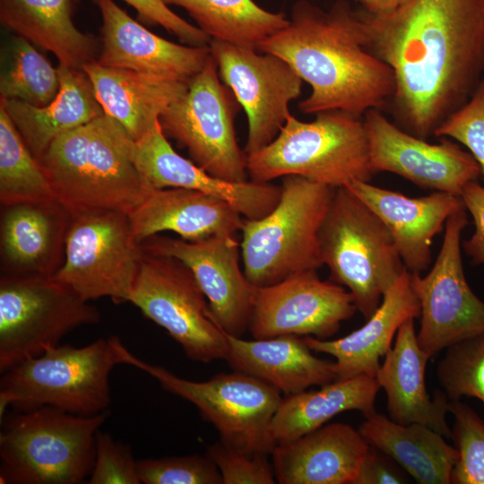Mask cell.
Returning a JSON list of instances; mask_svg holds the SVG:
<instances>
[{"label": "cell", "mask_w": 484, "mask_h": 484, "mask_svg": "<svg viewBox=\"0 0 484 484\" xmlns=\"http://www.w3.org/2000/svg\"><path fill=\"white\" fill-rule=\"evenodd\" d=\"M371 166L399 175L427 189L461 196L465 185L480 176L473 156L444 137L439 143L407 133L390 121L380 109L363 116Z\"/></svg>", "instance_id": "obj_17"}, {"label": "cell", "mask_w": 484, "mask_h": 484, "mask_svg": "<svg viewBox=\"0 0 484 484\" xmlns=\"http://www.w3.org/2000/svg\"><path fill=\"white\" fill-rule=\"evenodd\" d=\"M184 8L211 39L238 47L259 44L289 24L283 13H272L253 0H163Z\"/></svg>", "instance_id": "obj_33"}, {"label": "cell", "mask_w": 484, "mask_h": 484, "mask_svg": "<svg viewBox=\"0 0 484 484\" xmlns=\"http://www.w3.org/2000/svg\"><path fill=\"white\" fill-rule=\"evenodd\" d=\"M82 69L105 114L116 119L134 142L155 126L189 82L104 66L97 60L86 63Z\"/></svg>", "instance_id": "obj_27"}, {"label": "cell", "mask_w": 484, "mask_h": 484, "mask_svg": "<svg viewBox=\"0 0 484 484\" xmlns=\"http://www.w3.org/2000/svg\"><path fill=\"white\" fill-rule=\"evenodd\" d=\"M119 364L136 367L157 380L168 392L194 404L214 426L220 441L252 454H272L276 445L272 420L282 398L273 386L235 371L217 374L205 381H192L133 354L113 336Z\"/></svg>", "instance_id": "obj_9"}, {"label": "cell", "mask_w": 484, "mask_h": 484, "mask_svg": "<svg viewBox=\"0 0 484 484\" xmlns=\"http://www.w3.org/2000/svg\"><path fill=\"white\" fill-rule=\"evenodd\" d=\"M346 186L384 222L412 273L428 270L433 238L445 229L448 218L464 206L461 196L445 192L412 198L369 182L353 181Z\"/></svg>", "instance_id": "obj_21"}, {"label": "cell", "mask_w": 484, "mask_h": 484, "mask_svg": "<svg viewBox=\"0 0 484 484\" xmlns=\"http://www.w3.org/2000/svg\"><path fill=\"white\" fill-rule=\"evenodd\" d=\"M436 376L449 401L467 396L484 404V333L446 348Z\"/></svg>", "instance_id": "obj_36"}, {"label": "cell", "mask_w": 484, "mask_h": 484, "mask_svg": "<svg viewBox=\"0 0 484 484\" xmlns=\"http://www.w3.org/2000/svg\"><path fill=\"white\" fill-rule=\"evenodd\" d=\"M461 198L465 209L471 214L475 225L472 236L463 242L465 253L473 264H484V186L477 180L467 183Z\"/></svg>", "instance_id": "obj_43"}, {"label": "cell", "mask_w": 484, "mask_h": 484, "mask_svg": "<svg viewBox=\"0 0 484 484\" xmlns=\"http://www.w3.org/2000/svg\"><path fill=\"white\" fill-rule=\"evenodd\" d=\"M124 1L136 10L142 22L161 26L188 46H209L211 38L199 27L192 25L172 12L163 0Z\"/></svg>", "instance_id": "obj_42"}, {"label": "cell", "mask_w": 484, "mask_h": 484, "mask_svg": "<svg viewBox=\"0 0 484 484\" xmlns=\"http://www.w3.org/2000/svg\"><path fill=\"white\" fill-rule=\"evenodd\" d=\"M109 411L82 416L50 406L19 412L0 431V483L79 484L90 477L95 438Z\"/></svg>", "instance_id": "obj_5"}, {"label": "cell", "mask_w": 484, "mask_h": 484, "mask_svg": "<svg viewBox=\"0 0 484 484\" xmlns=\"http://www.w3.org/2000/svg\"><path fill=\"white\" fill-rule=\"evenodd\" d=\"M141 245L145 252L174 257L192 271L212 317L226 333L241 337L248 329L255 287L241 271L235 236L188 241L157 234Z\"/></svg>", "instance_id": "obj_18"}, {"label": "cell", "mask_w": 484, "mask_h": 484, "mask_svg": "<svg viewBox=\"0 0 484 484\" xmlns=\"http://www.w3.org/2000/svg\"><path fill=\"white\" fill-rule=\"evenodd\" d=\"M454 415L452 439L459 458L451 474L454 484H484V421L467 404L449 401Z\"/></svg>", "instance_id": "obj_37"}, {"label": "cell", "mask_w": 484, "mask_h": 484, "mask_svg": "<svg viewBox=\"0 0 484 484\" xmlns=\"http://www.w3.org/2000/svg\"><path fill=\"white\" fill-rule=\"evenodd\" d=\"M276 206L257 220H243L240 253L244 272L256 287L323 264L319 231L333 190L300 176L282 177Z\"/></svg>", "instance_id": "obj_6"}, {"label": "cell", "mask_w": 484, "mask_h": 484, "mask_svg": "<svg viewBox=\"0 0 484 484\" xmlns=\"http://www.w3.org/2000/svg\"><path fill=\"white\" fill-rule=\"evenodd\" d=\"M2 208L1 275L54 276L65 259L68 211L58 201Z\"/></svg>", "instance_id": "obj_22"}, {"label": "cell", "mask_w": 484, "mask_h": 484, "mask_svg": "<svg viewBox=\"0 0 484 484\" xmlns=\"http://www.w3.org/2000/svg\"><path fill=\"white\" fill-rule=\"evenodd\" d=\"M419 314L411 272L406 268L363 326L335 340L312 336H305L303 340L312 351L326 353L335 359L337 380L359 375L376 377L381 366L380 359L392 349L401 325L408 319L419 317Z\"/></svg>", "instance_id": "obj_25"}, {"label": "cell", "mask_w": 484, "mask_h": 484, "mask_svg": "<svg viewBox=\"0 0 484 484\" xmlns=\"http://www.w3.org/2000/svg\"><path fill=\"white\" fill-rule=\"evenodd\" d=\"M467 224L463 206L446 220L441 248L430 271L425 276L411 272L420 306L417 339L430 357L484 333V302L471 290L462 262L461 236Z\"/></svg>", "instance_id": "obj_14"}, {"label": "cell", "mask_w": 484, "mask_h": 484, "mask_svg": "<svg viewBox=\"0 0 484 484\" xmlns=\"http://www.w3.org/2000/svg\"><path fill=\"white\" fill-rule=\"evenodd\" d=\"M0 21L18 36L52 52L59 64L82 68L99 44L72 19V0H0Z\"/></svg>", "instance_id": "obj_31"}, {"label": "cell", "mask_w": 484, "mask_h": 484, "mask_svg": "<svg viewBox=\"0 0 484 484\" xmlns=\"http://www.w3.org/2000/svg\"><path fill=\"white\" fill-rule=\"evenodd\" d=\"M360 14L366 48L394 74V123L428 140L482 79L484 0H410L386 14Z\"/></svg>", "instance_id": "obj_1"}, {"label": "cell", "mask_w": 484, "mask_h": 484, "mask_svg": "<svg viewBox=\"0 0 484 484\" xmlns=\"http://www.w3.org/2000/svg\"><path fill=\"white\" fill-rule=\"evenodd\" d=\"M134 140L104 114L56 137L40 163L70 215L130 214L151 193L132 160Z\"/></svg>", "instance_id": "obj_3"}, {"label": "cell", "mask_w": 484, "mask_h": 484, "mask_svg": "<svg viewBox=\"0 0 484 484\" xmlns=\"http://www.w3.org/2000/svg\"><path fill=\"white\" fill-rule=\"evenodd\" d=\"M88 483L140 484L137 461L131 446L99 429L95 438V461Z\"/></svg>", "instance_id": "obj_41"}, {"label": "cell", "mask_w": 484, "mask_h": 484, "mask_svg": "<svg viewBox=\"0 0 484 484\" xmlns=\"http://www.w3.org/2000/svg\"><path fill=\"white\" fill-rule=\"evenodd\" d=\"M60 87L59 73L28 39L13 41L9 67L1 74L0 95L35 107L49 104Z\"/></svg>", "instance_id": "obj_35"}, {"label": "cell", "mask_w": 484, "mask_h": 484, "mask_svg": "<svg viewBox=\"0 0 484 484\" xmlns=\"http://www.w3.org/2000/svg\"><path fill=\"white\" fill-rule=\"evenodd\" d=\"M93 3L102 20L99 64L186 82L205 65L211 55L209 46L171 42L144 28L113 0Z\"/></svg>", "instance_id": "obj_20"}, {"label": "cell", "mask_w": 484, "mask_h": 484, "mask_svg": "<svg viewBox=\"0 0 484 484\" xmlns=\"http://www.w3.org/2000/svg\"><path fill=\"white\" fill-rule=\"evenodd\" d=\"M405 476L371 446L364 459L353 484H398L405 483Z\"/></svg>", "instance_id": "obj_44"}, {"label": "cell", "mask_w": 484, "mask_h": 484, "mask_svg": "<svg viewBox=\"0 0 484 484\" xmlns=\"http://www.w3.org/2000/svg\"><path fill=\"white\" fill-rule=\"evenodd\" d=\"M118 357L113 336L81 347L48 348L3 373L0 419L13 406L26 411L41 406L90 416L108 410L109 377Z\"/></svg>", "instance_id": "obj_8"}, {"label": "cell", "mask_w": 484, "mask_h": 484, "mask_svg": "<svg viewBox=\"0 0 484 484\" xmlns=\"http://www.w3.org/2000/svg\"><path fill=\"white\" fill-rule=\"evenodd\" d=\"M132 160L151 189L200 191L228 202L247 220L268 214L281 197V186L250 180L235 183L210 175L173 149L160 121L143 138L134 141Z\"/></svg>", "instance_id": "obj_19"}, {"label": "cell", "mask_w": 484, "mask_h": 484, "mask_svg": "<svg viewBox=\"0 0 484 484\" xmlns=\"http://www.w3.org/2000/svg\"><path fill=\"white\" fill-rule=\"evenodd\" d=\"M239 107L232 91L220 82L210 55L159 121L165 135L186 148L198 167L220 179L242 183L248 176L246 154L238 146L234 125Z\"/></svg>", "instance_id": "obj_11"}, {"label": "cell", "mask_w": 484, "mask_h": 484, "mask_svg": "<svg viewBox=\"0 0 484 484\" xmlns=\"http://www.w3.org/2000/svg\"><path fill=\"white\" fill-rule=\"evenodd\" d=\"M129 302L166 330L188 359H227L226 333L212 317L194 273L179 260L144 251Z\"/></svg>", "instance_id": "obj_13"}, {"label": "cell", "mask_w": 484, "mask_h": 484, "mask_svg": "<svg viewBox=\"0 0 484 484\" xmlns=\"http://www.w3.org/2000/svg\"><path fill=\"white\" fill-rule=\"evenodd\" d=\"M430 358L418 342L414 318L408 319L399 328L376 378L386 393L392 420L402 425L419 423L452 438L446 421L448 397L436 391L431 398L426 388L425 370Z\"/></svg>", "instance_id": "obj_24"}, {"label": "cell", "mask_w": 484, "mask_h": 484, "mask_svg": "<svg viewBox=\"0 0 484 484\" xmlns=\"http://www.w3.org/2000/svg\"><path fill=\"white\" fill-rule=\"evenodd\" d=\"M57 70L59 91L47 106L35 107L19 99L0 98V103L39 162L60 134L105 114L82 68L59 64Z\"/></svg>", "instance_id": "obj_29"}, {"label": "cell", "mask_w": 484, "mask_h": 484, "mask_svg": "<svg viewBox=\"0 0 484 484\" xmlns=\"http://www.w3.org/2000/svg\"><path fill=\"white\" fill-rule=\"evenodd\" d=\"M357 310L345 287L308 270L255 287L248 329L255 339L303 335L326 340Z\"/></svg>", "instance_id": "obj_16"}, {"label": "cell", "mask_w": 484, "mask_h": 484, "mask_svg": "<svg viewBox=\"0 0 484 484\" xmlns=\"http://www.w3.org/2000/svg\"><path fill=\"white\" fill-rule=\"evenodd\" d=\"M367 13L381 15L386 14L402 7L410 0H355Z\"/></svg>", "instance_id": "obj_45"}, {"label": "cell", "mask_w": 484, "mask_h": 484, "mask_svg": "<svg viewBox=\"0 0 484 484\" xmlns=\"http://www.w3.org/2000/svg\"><path fill=\"white\" fill-rule=\"evenodd\" d=\"M367 442L388 455L420 484H449L459 454L445 436L419 424H399L376 411L359 428Z\"/></svg>", "instance_id": "obj_30"}, {"label": "cell", "mask_w": 484, "mask_h": 484, "mask_svg": "<svg viewBox=\"0 0 484 484\" xmlns=\"http://www.w3.org/2000/svg\"><path fill=\"white\" fill-rule=\"evenodd\" d=\"M319 246L330 281L348 289L365 320L406 269L386 226L347 186L333 190Z\"/></svg>", "instance_id": "obj_7"}, {"label": "cell", "mask_w": 484, "mask_h": 484, "mask_svg": "<svg viewBox=\"0 0 484 484\" xmlns=\"http://www.w3.org/2000/svg\"><path fill=\"white\" fill-rule=\"evenodd\" d=\"M371 445L345 423L322 426L277 444L272 466L280 484H353Z\"/></svg>", "instance_id": "obj_23"}, {"label": "cell", "mask_w": 484, "mask_h": 484, "mask_svg": "<svg viewBox=\"0 0 484 484\" xmlns=\"http://www.w3.org/2000/svg\"><path fill=\"white\" fill-rule=\"evenodd\" d=\"M226 336L229 346L226 361L235 371L255 376L286 395L337 380L334 362L313 355L298 335L253 341Z\"/></svg>", "instance_id": "obj_28"}, {"label": "cell", "mask_w": 484, "mask_h": 484, "mask_svg": "<svg viewBox=\"0 0 484 484\" xmlns=\"http://www.w3.org/2000/svg\"><path fill=\"white\" fill-rule=\"evenodd\" d=\"M135 239L141 244L163 231L188 241L215 235L235 236L244 217L228 202L186 188L154 189L129 214Z\"/></svg>", "instance_id": "obj_26"}, {"label": "cell", "mask_w": 484, "mask_h": 484, "mask_svg": "<svg viewBox=\"0 0 484 484\" xmlns=\"http://www.w3.org/2000/svg\"><path fill=\"white\" fill-rule=\"evenodd\" d=\"M257 50L281 56L310 85L298 105L304 114L341 110L363 117L384 108L394 94L392 68L366 48L360 12L343 0L328 11L297 2L289 24Z\"/></svg>", "instance_id": "obj_2"}, {"label": "cell", "mask_w": 484, "mask_h": 484, "mask_svg": "<svg viewBox=\"0 0 484 484\" xmlns=\"http://www.w3.org/2000/svg\"><path fill=\"white\" fill-rule=\"evenodd\" d=\"M137 471L143 484H222L220 472L208 454L138 460Z\"/></svg>", "instance_id": "obj_38"}, {"label": "cell", "mask_w": 484, "mask_h": 484, "mask_svg": "<svg viewBox=\"0 0 484 484\" xmlns=\"http://www.w3.org/2000/svg\"><path fill=\"white\" fill-rule=\"evenodd\" d=\"M434 136L450 137L468 148L484 181V77L469 100L440 125Z\"/></svg>", "instance_id": "obj_39"}, {"label": "cell", "mask_w": 484, "mask_h": 484, "mask_svg": "<svg viewBox=\"0 0 484 484\" xmlns=\"http://www.w3.org/2000/svg\"><path fill=\"white\" fill-rule=\"evenodd\" d=\"M57 201L50 181L0 103V202L2 206Z\"/></svg>", "instance_id": "obj_34"}, {"label": "cell", "mask_w": 484, "mask_h": 484, "mask_svg": "<svg viewBox=\"0 0 484 484\" xmlns=\"http://www.w3.org/2000/svg\"><path fill=\"white\" fill-rule=\"evenodd\" d=\"M209 48L221 80L246 114L244 151L255 153L280 133L291 115L290 102L301 93L303 80L279 56L213 39Z\"/></svg>", "instance_id": "obj_15"}, {"label": "cell", "mask_w": 484, "mask_h": 484, "mask_svg": "<svg viewBox=\"0 0 484 484\" xmlns=\"http://www.w3.org/2000/svg\"><path fill=\"white\" fill-rule=\"evenodd\" d=\"M144 251L129 215L102 211L71 215L65 259L53 276L87 301L129 302Z\"/></svg>", "instance_id": "obj_12"}, {"label": "cell", "mask_w": 484, "mask_h": 484, "mask_svg": "<svg viewBox=\"0 0 484 484\" xmlns=\"http://www.w3.org/2000/svg\"><path fill=\"white\" fill-rule=\"evenodd\" d=\"M207 454L217 465L222 484H273L276 481L272 463L266 454H252L225 445H211Z\"/></svg>", "instance_id": "obj_40"}, {"label": "cell", "mask_w": 484, "mask_h": 484, "mask_svg": "<svg viewBox=\"0 0 484 484\" xmlns=\"http://www.w3.org/2000/svg\"><path fill=\"white\" fill-rule=\"evenodd\" d=\"M379 389L375 376L359 375L335 380L316 391L286 395L272 420V438L276 445L295 440L346 411H359L367 417L376 411Z\"/></svg>", "instance_id": "obj_32"}, {"label": "cell", "mask_w": 484, "mask_h": 484, "mask_svg": "<svg viewBox=\"0 0 484 484\" xmlns=\"http://www.w3.org/2000/svg\"><path fill=\"white\" fill-rule=\"evenodd\" d=\"M99 320L95 306L53 276L1 275V374L58 345L71 331Z\"/></svg>", "instance_id": "obj_10"}, {"label": "cell", "mask_w": 484, "mask_h": 484, "mask_svg": "<svg viewBox=\"0 0 484 484\" xmlns=\"http://www.w3.org/2000/svg\"><path fill=\"white\" fill-rule=\"evenodd\" d=\"M246 171L255 183L300 176L332 188L376 174L363 117L341 110L320 112L312 122L290 115L271 143L246 155Z\"/></svg>", "instance_id": "obj_4"}]
</instances>
